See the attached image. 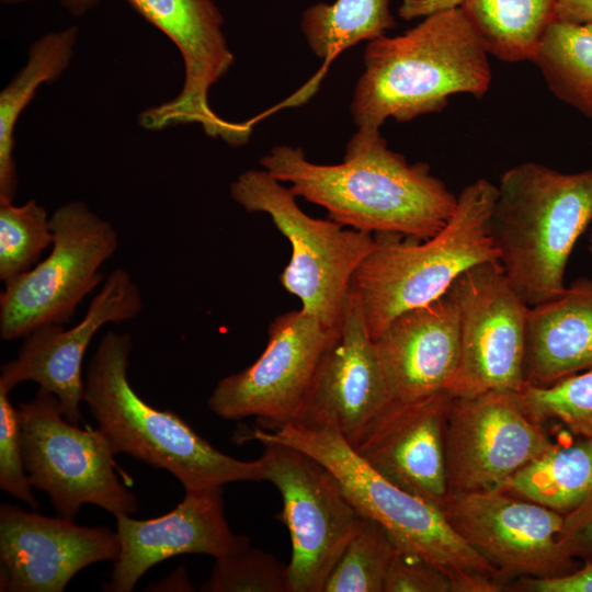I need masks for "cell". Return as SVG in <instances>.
Here are the masks:
<instances>
[{"label":"cell","mask_w":592,"mask_h":592,"mask_svg":"<svg viewBox=\"0 0 592 592\" xmlns=\"http://www.w3.org/2000/svg\"><path fill=\"white\" fill-rule=\"evenodd\" d=\"M261 167L291 191L323 207L340 225L372 235L428 239L453 215L457 196L425 162L410 163L379 130L357 129L342 162L316 163L299 147L277 145Z\"/></svg>","instance_id":"cell-1"},{"label":"cell","mask_w":592,"mask_h":592,"mask_svg":"<svg viewBox=\"0 0 592 592\" xmlns=\"http://www.w3.org/2000/svg\"><path fill=\"white\" fill-rule=\"evenodd\" d=\"M488 55L460 8L368 42L350 105L357 129L379 130L388 118L408 122L440 112L453 94L483 96L491 83Z\"/></svg>","instance_id":"cell-2"},{"label":"cell","mask_w":592,"mask_h":592,"mask_svg":"<svg viewBox=\"0 0 592 592\" xmlns=\"http://www.w3.org/2000/svg\"><path fill=\"white\" fill-rule=\"evenodd\" d=\"M129 334L110 331L91 357L83 401L113 453H125L171 473L185 491L266 480L262 457L240 460L221 453L180 415L145 401L128 379Z\"/></svg>","instance_id":"cell-3"},{"label":"cell","mask_w":592,"mask_h":592,"mask_svg":"<svg viewBox=\"0 0 592 592\" xmlns=\"http://www.w3.org/2000/svg\"><path fill=\"white\" fill-rule=\"evenodd\" d=\"M497 190L491 235L509 282L530 307L557 297L592 220V169L563 173L523 162L501 175Z\"/></svg>","instance_id":"cell-4"},{"label":"cell","mask_w":592,"mask_h":592,"mask_svg":"<svg viewBox=\"0 0 592 592\" xmlns=\"http://www.w3.org/2000/svg\"><path fill=\"white\" fill-rule=\"evenodd\" d=\"M497 192L486 179L465 186L446 225L428 239L374 235L376 244L350 286L373 339L399 314L445 294L471 266L498 260L491 235Z\"/></svg>","instance_id":"cell-5"},{"label":"cell","mask_w":592,"mask_h":592,"mask_svg":"<svg viewBox=\"0 0 592 592\" xmlns=\"http://www.w3.org/2000/svg\"><path fill=\"white\" fill-rule=\"evenodd\" d=\"M250 439L297 448L326 466L364 516L380 524L399 548L441 569L453 592L504 590L501 574L459 537L439 508L376 471L338 431L285 424L257 429Z\"/></svg>","instance_id":"cell-6"},{"label":"cell","mask_w":592,"mask_h":592,"mask_svg":"<svg viewBox=\"0 0 592 592\" xmlns=\"http://www.w3.org/2000/svg\"><path fill=\"white\" fill-rule=\"evenodd\" d=\"M229 192L247 212L267 214L289 241L291 260L280 274L283 288L303 310L338 329L352 277L376 244L374 235L309 216L291 189L264 169L241 172Z\"/></svg>","instance_id":"cell-7"},{"label":"cell","mask_w":592,"mask_h":592,"mask_svg":"<svg viewBox=\"0 0 592 592\" xmlns=\"http://www.w3.org/2000/svg\"><path fill=\"white\" fill-rule=\"evenodd\" d=\"M49 254L4 284L0 294V337L23 338L45 325H65L103 280L102 265L118 248L113 225L82 201L50 215Z\"/></svg>","instance_id":"cell-8"},{"label":"cell","mask_w":592,"mask_h":592,"mask_svg":"<svg viewBox=\"0 0 592 592\" xmlns=\"http://www.w3.org/2000/svg\"><path fill=\"white\" fill-rule=\"evenodd\" d=\"M19 412L30 482L49 497L60 516L76 517L86 503L115 517L137 512V498L119 480L115 454L99 429L69 422L58 398L43 388L21 402Z\"/></svg>","instance_id":"cell-9"},{"label":"cell","mask_w":592,"mask_h":592,"mask_svg":"<svg viewBox=\"0 0 592 592\" xmlns=\"http://www.w3.org/2000/svg\"><path fill=\"white\" fill-rule=\"evenodd\" d=\"M261 444L266 480L282 496L283 509L276 519L287 527L292 542L289 592H322L366 516L338 478L317 459L280 443Z\"/></svg>","instance_id":"cell-10"},{"label":"cell","mask_w":592,"mask_h":592,"mask_svg":"<svg viewBox=\"0 0 592 592\" xmlns=\"http://www.w3.org/2000/svg\"><path fill=\"white\" fill-rule=\"evenodd\" d=\"M449 289L459 308V361L447 391L453 397L521 391L530 306L499 261L471 266Z\"/></svg>","instance_id":"cell-11"},{"label":"cell","mask_w":592,"mask_h":592,"mask_svg":"<svg viewBox=\"0 0 592 592\" xmlns=\"http://www.w3.org/2000/svg\"><path fill=\"white\" fill-rule=\"evenodd\" d=\"M144 19L177 46L184 64V82L171 100L143 111L141 127L161 130L182 124H200L210 137L231 146L248 141L247 123L218 116L209 105L210 88L234 64L223 31L224 19L214 0H126Z\"/></svg>","instance_id":"cell-12"},{"label":"cell","mask_w":592,"mask_h":592,"mask_svg":"<svg viewBox=\"0 0 592 592\" xmlns=\"http://www.w3.org/2000/svg\"><path fill=\"white\" fill-rule=\"evenodd\" d=\"M301 308L276 316L262 354L221 378L208 406L218 417H254L271 429L295 423L318 365L338 334Z\"/></svg>","instance_id":"cell-13"},{"label":"cell","mask_w":592,"mask_h":592,"mask_svg":"<svg viewBox=\"0 0 592 592\" xmlns=\"http://www.w3.org/2000/svg\"><path fill=\"white\" fill-rule=\"evenodd\" d=\"M441 511L505 583L513 578L561 577L583 565L559 542L565 516L535 502L490 490L448 494Z\"/></svg>","instance_id":"cell-14"},{"label":"cell","mask_w":592,"mask_h":592,"mask_svg":"<svg viewBox=\"0 0 592 592\" xmlns=\"http://www.w3.org/2000/svg\"><path fill=\"white\" fill-rule=\"evenodd\" d=\"M444 442L448 494L499 490L555 444L514 391L453 397Z\"/></svg>","instance_id":"cell-15"},{"label":"cell","mask_w":592,"mask_h":592,"mask_svg":"<svg viewBox=\"0 0 592 592\" xmlns=\"http://www.w3.org/2000/svg\"><path fill=\"white\" fill-rule=\"evenodd\" d=\"M143 307L140 289L130 274L114 269L77 325L67 329L45 325L23 337L16 357L1 367L0 389L10 392L22 382H34L55 395L64 417L78 425L84 390L82 362L90 342L103 326L132 320Z\"/></svg>","instance_id":"cell-16"},{"label":"cell","mask_w":592,"mask_h":592,"mask_svg":"<svg viewBox=\"0 0 592 592\" xmlns=\"http://www.w3.org/2000/svg\"><path fill=\"white\" fill-rule=\"evenodd\" d=\"M391 401L360 298L350 288L338 334L292 424L331 428L353 446Z\"/></svg>","instance_id":"cell-17"},{"label":"cell","mask_w":592,"mask_h":592,"mask_svg":"<svg viewBox=\"0 0 592 592\" xmlns=\"http://www.w3.org/2000/svg\"><path fill=\"white\" fill-rule=\"evenodd\" d=\"M118 554L117 533L107 527L0 506L1 591L60 592L83 568Z\"/></svg>","instance_id":"cell-18"},{"label":"cell","mask_w":592,"mask_h":592,"mask_svg":"<svg viewBox=\"0 0 592 592\" xmlns=\"http://www.w3.org/2000/svg\"><path fill=\"white\" fill-rule=\"evenodd\" d=\"M452 400L446 390L392 400L352 447L385 478L441 510L448 496L444 439Z\"/></svg>","instance_id":"cell-19"},{"label":"cell","mask_w":592,"mask_h":592,"mask_svg":"<svg viewBox=\"0 0 592 592\" xmlns=\"http://www.w3.org/2000/svg\"><path fill=\"white\" fill-rule=\"evenodd\" d=\"M116 533L119 554L104 584L110 592H130L143 574L170 557L203 554L217 559L250 546L227 523L223 487L185 491L172 511L158 517L118 515Z\"/></svg>","instance_id":"cell-20"},{"label":"cell","mask_w":592,"mask_h":592,"mask_svg":"<svg viewBox=\"0 0 592 592\" xmlns=\"http://www.w3.org/2000/svg\"><path fill=\"white\" fill-rule=\"evenodd\" d=\"M373 340L392 400L447 391L459 361L454 294L399 314Z\"/></svg>","instance_id":"cell-21"},{"label":"cell","mask_w":592,"mask_h":592,"mask_svg":"<svg viewBox=\"0 0 592 592\" xmlns=\"http://www.w3.org/2000/svg\"><path fill=\"white\" fill-rule=\"evenodd\" d=\"M592 368V278L578 277L557 297L530 307L525 385L545 387Z\"/></svg>","instance_id":"cell-22"},{"label":"cell","mask_w":592,"mask_h":592,"mask_svg":"<svg viewBox=\"0 0 592 592\" xmlns=\"http://www.w3.org/2000/svg\"><path fill=\"white\" fill-rule=\"evenodd\" d=\"M78 27L44 34L32 43L22 69L0 92V198L13 201L18 187L14 132L20 115L37 89L54 82L71 62Z\"/></svg>","instance_id":"cell-23"},{"label":"cell","mask_w":592,"mask_h":592,"mask_svg":"<svg viewBox=\"0 0 592 592\" xmlns=\"http://www.w3.org/2000/svg\"><path fill=\"white\" fill-rule=\"evenodd\" d=\"M499 491L565 516L592 493V439L555 443L514 473Z\"/></svg>","instance_id":"cell-24"},{"label":"cell","mask_w":592,"mask_h":592,"mask_svg":"<svg viewBox=\"0 0 592 592\" xmlns=\"http://www.w3.org/2000/svg\"><path fill=\"white\" fill-rule=\"evenodd\" d=\"M559 0H464L459 7L488 54L516 62L532 60Z\"/></svg>","instance_id":"cell-25"},{"label":"cell","mask_w":592,"mask_h":592,"mask_svg":"<svg viewBox=\"0 0 592 592\" xmlns=\"http://www.w3.org/2000/svg\"><path fill=\"white\" fill-rule=\"evenodd\" d=\"M532 61L559 100L592 118V24L554 20Z\"/></svg>","instance_id":"cell-26"},{"label":"cell","mask_w":592,"mask_h":592,"mask_svg":"<svg viewBox=\"0 0 592 592\" xmlns=\"http://www.w3.org/2000/svg\"><path fill=\"white\" fill-rule=\"evenodd\" d=\"M390 0H335L308 7L300 21L312 53L326 68L342 52L386 35L396 26Z\"/></svg>","instance_id":"cell-27"},{"label":"cell","mask_w":592,"mask_h":592,"mask_svg":"<svg viewBox=\"0 0 592 592\" xmlns=\"http://www.w3.org/2000/svg\"><path fill=\"white\" fill-rule=\"evenodd\" d=\"M398 548L380 524L366 517L332 569L322 592H384Z\"/></svg>","instance_id":"cell-28"},{"label":"cell","mask_w":592,"mask_h":592,"mask_svg":"<svg viewBox=\"0 0 592 592\" xmlns=\"http://www.w3.org/2000/svg\"><path fill=\"white\" fill-rule=\"evenodd\" d=\"M53 243L50 216L35 200L23 205L0 198V281L32 269Z\"/></svg>","instance_id":"cell-29"},{"label":"cell","mask_w":592,"mask_h":592,"mask_svg":"<svg viewBox=\"0 0 592 592\" xmlns=\"http://www.w3.org/2000/svg\"><path fill=\"white\" fill-rule=\"evenodd\" d=\"M516 398L532 420L558 421L571 434L592 439V368L550 386L525 385Z\"/></svg>","instance_id":"cell-30"},{"label":"cell","mask_w":592,"mask_h":592,"mask_svg":"<svg viewBox=\"0 0 592 592\" xmlns=\"http://www.w3.org/2000/svg\"><path fill=\"white\" fill-rule=\"evenodd\" d=\"M203 592H289L287 565L248 546L217 558Z\"/></svg>","instance_id":"cell-31"},{"label":"cell","mask_w":592,"mask_h":592,"mask_svg":"<svg viewBox=\"0 0 592 592\" xmlns=\"http://www.w3.org/2000/svg\"><path fill=\"white\" fill-rule=\"evenodd\" d=\"M0 487L22 502L38 505L23 458L20 412L0 389Z\"/></svg>","instance_id":"cell-32"},{"label":"cell","mask_w":592,"mask_h":592,"mask_svg":"<svg viewBox=\"0 0 592 592\" xmlns=\"http://www.w3.org/2000/svg\"><path fill=\"white\" fill-rule=\"evenodd\" d=\"M384 592H453L449 578L423 557L398 548Z\"/></svg>","instance_id":"cell-33"},{"label":"cell","mask_w":592,"mask_h":592,"mask_svg":"<svg viewBox=\"0 0 592 592\" xmlns=\"http://www.w3.org/2000/svg\"><path fill=\"white\" fill-rule=\"evenodd\" d=\"M559 542L569 556L592 565V493L565 515Z\"/></svg>","instance_id":"cell-34"},{"label":"cell","mask_w":592,"mask_h":592,"mask_svg":"<svg viewBox=\"0 0 592 592\" xmlns=\"http://www.w3.org/2000/svg\"><path fill=\"white\" fill-rule=\"evenodd\" d=\"M508 590L523 592H592V565L583 563L578 570L555 578H519Z\"/></svg>","instance_id":"cell-35"},{"label":"cell","mask_w":592,"mask_h":592,"mask_svg":"<svg viewBox=\"0 0 592 592\" xmlns=\"http://www.w3.org/2000/svg\"><path fill=\"white\" fill-rule=\"evenodd\" d=\"M555 20L592 24V0H559Z\"/></svg>","instance_id":"cell-36"},{"label":"cell","mask_w":592,"mask_h":592,"mask_svg":"<svg viewBox=\"0 0 592 592\" xmlns=\"http://www.w3.org/2000/svg\"><path fill=\"white\" fill-rule=\"evenodd\" d=\"M153 591H194L183 568L177 569L170 577L155 584Z\"/></svg>","instance_id":"cell-37"},{"label":"cell","mask_w":592,"mask_h":592,"mask_svg":"<svg viewBox=\"0 0 592 592\" xmlns=\"http://www.w3.org/2000/svg\"><path fill=\"white\" fill-rule=\"evenodd\" d=\"M61 4L76 16L83 15L95 8L100 0H60Z\"/></svg>","instance_id":"cell-38"},{"label":"cell","mask_w":592,"mask_h":592,"mask_svg":"<svg viewBox=\"0 0 592 592\" xmlns=\"http://www.w3.org/2000/svg\"><path fill=\"white\" fill-rule=\"evenodd\" d=\"M25 1H30V0H1V2L4 4H16V3L25 2Z\"/></svg>","instance_id":"cell-39"},{"label":"cell","mask_w":592,"mask_h":592,"mask_svg":"<svg viewBox=\"0 0 592 592\" xmlns=\"http://www.w3.org/2000/svg\"><path fill=\"white\" fill-rule=\"evenodd\" d=\"M591 249H592V236H591Z\"/></svg>","instance_id":"cell-40"}]
</instances>
